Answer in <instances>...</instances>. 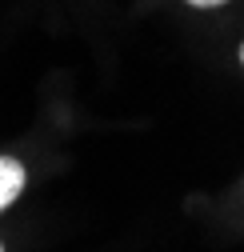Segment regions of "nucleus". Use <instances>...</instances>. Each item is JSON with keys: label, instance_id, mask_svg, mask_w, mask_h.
I'll return each mask as SVG.
<instances>
[{"label": "nucleus", "instance_id": "nucleus-4", "mask_svg": "<svg viewBox=\"0 0 244 252\" xmlns=\"http://www.w3.org/2000/svg\"><path fill=\"white\" fill-rule=\"evenodd\" d=\"M0 252H4V248H0Z\"/></svg>", "mask_w": 244, "mask_h": 252}, {"label": "nucleus", "instance_id": "nucleus-3", "mask_svg": "<svg viewBox=\"0 0 244 252\" xmlns=\"http://www.w3.org/2000/svg\"><path fill=\"white\" fill-rule=\"evenodd\" d=\"M240 64H244V44H240Z\"/></svg>", "mask_w": 244, "mask_h": 252}, {"label": "nucleus", "instance_id": "nucleus-1", "mask_svg": "<svg viewBox=\"0 0 244 252\" xmlns=\"http://www.w3.org/2000/svg\"><path fill=\"white\" fill-rule=\"evenodd\" d=\"M24 188V168L20 160H12V156H0V212H4Z\"/></svg>", "mask_w": 244, "mask_h": 252}, {"label": "nucleus", "instance_id": "nucleus-2", "mask_svg": "<svg viewBox=\"0 0 244 252\" xmlns=\"http://www.w3.org/2000/svg\"><path fill=\"white\" fill-rule=\"evenodd\" d=\"M188 4H196V8H220L224 0H188Z\"/></svg>", "mask_w": 244, "mask_h": 252}]
</instances>
